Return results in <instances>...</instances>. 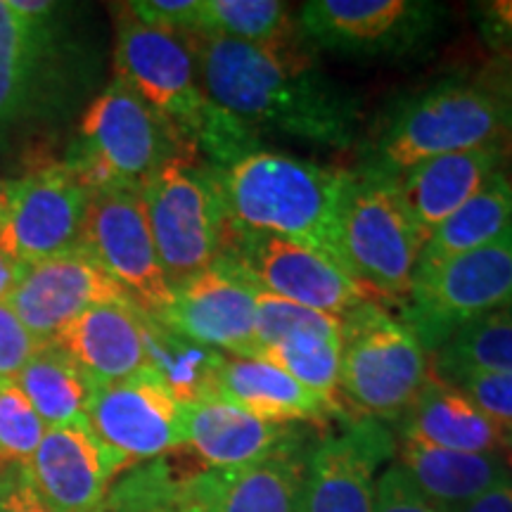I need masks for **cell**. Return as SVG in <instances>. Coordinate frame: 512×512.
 <instances>
[{"label": "cell", "mask_w": 512, "mask_h": 512, "mask_svg": "<svg viewBox=\"0 0 512 512\" xmlns=\"http://www.w3.org/2000/svg\"><path fill=\"white\" fill-rule=\"evenodd\" d=\"M100 62L79 5L0 0V147L60 136L95 98Z\"/></svg>", "instance_id": "6da1fadb"}, {"label": "cell", "mask_w": 512, "mask_h": 512, "mask_svg": "<svg viewBox=\"0 0 512 512\" xmlns=\"http://www.w3.org/2000/svg\"><path fill=\"white\" fill-rule=\"evenodd\" d=\"M188 41L209 100L256 136L271 131L330 150L356 140V98L320 72L304 46L264 50L207 31H192Z\"/></svg>", "instance_id": "7a4b0ae2"}, {"label": "cell", "mask_w": 512, "mask_h": 512, "mask_svg": "<svg viewBox=\"0 0 512 512\" xmlns=\"http://www.w3.org/2000/svg\"><path fill=\"white\" fill-rule=\"evenodd\" d=\"M114 76L162 114L214 169L261 150V136L204 93L188 34L147 27L126 5L117 10Z\"/></svg>", "instance_id": "3957f363"}, {"label": "cell", "mask_w": 512, "mask_h": 512, "mask_svg": "<svg viewBox=\"0 0 512 512\" xmlns=\"http://www.w3.org/2000/svg\"><path fill=\"white\" fill-rule=\"evenodd\" d=\"M216 176L230 221L302 242L347 271L339 202L349 171L261 147Z\"/></svg>", "instance_id": "277c9868"}, {"label": "cell", "mask_w": 512, "mask_h": 512, "mask_svg": "<svg viewBox=\"0 0 512 512\" xmlns=\"http://www.w3.org/2000/svg\"><path fill=\"white\" fill-rule=\"evenodd\" d=\"M197 157L174 126L119 76L81 112L62 164L91 195L140 190L171 159Z\"/></svg>", "instance_id": "5b68a950"}, {"label": "cell", "mask_w": 512, "mask_h": 512, "mask_svg": "<svg viewBox=\"0 0 512 512\" xmlns=\"http://www.w3.org/2000/svg\"><path fill=\"white\" fill-rule=\"evenodd\" d=\"M508 138L496 100L479 83L441 81L396 100L382 114L361 171L399 181L430 159L508 143Z\"/></svg>", "instance_id": "8992f818"}, {"label": "cell", "mask_w": 512, "mask_h": 512, "mask_svg": "<svg viewBox=\"0 0 512 512\" xmlns=\"http://www.w3.org/2000/svg\"><path fill=\"white\" fill-rule=\"evenodd\" d=\"M344 264L370 299L403 309L413 292L425 245L403 202L399 183L370 171H349L339 202Z\"/></svg>", "instance_id": "52a82bcc"}, {"label": "cell", "mask_w": 512, "mask_h": 512, "mask_svg": "<svg viewBox=\"0 0 512 512\" xmlns=\"http://www.w3.org/2000/svg\"><path fill=\"white\" fill-rule=\"evenodd\" d=\"M430 380V354L415 332L368 299L342 318V406L363 418L401 420Z\"/></svg>", "instance_id": "ba28073f"}, {"label": "cell", "mask_w": 512, "mask_h": 512, "mask_svg": "<svg viewBox=\"0 0 512 512\" xmlns=\"http://www.w3.org/2000/svg\"><path fill=\"white\" fill-rule=\"evenodd\" d=\"M140 197L171 290L219 261L228 209L214 166L200 157L171 159L147 178Z\"/></svg>", "instance_id": "9c48e42d"}, {"label": "cell", "mask_w": 512, "mask_h": 512, "mask_svg": "<svg viewBox=\"0 0 512 512\" xmlns=\"http://www.w3.org/2000/svg\"><path fill=\"white\" fill-rule=\"evenodd\" d=\"M444 17V5L427 0H311L294 15L304 48L358 60L422 55Z\"/></svg>", "instance_id": "30bf717a"}, {"label": "cell", "mask_w": 512, "mask_h": 512, "mask_svg": "<svg viewBox=\"0 0 512 512\" xmlns=\"http://www.w3.org/2000/svg\"><path fill=\"white\" fill-rule=\"evenodd\" d=\"M512 306V226L496 240L446 261L418 278L401 309V320L415 332L427 354L453 332Z\"/></svg>", "instance_id": "8fae6325"}, {"label": "cell", "mask_w": 512, "mask_h": 512, "mask_svg": "<svg viewBox=\"0 0 512 512\" xmlns=\"http://www.w3.org/2000/svg\"><path fill=\"white\" fill-rule=\"evenodd\" d=\"M219 261L245 275L256 290L330 316L344 318L370 299L330 256L297 240L242 228L230 219Z\"/></svg>", "instance_id": "7c38bea8"}, {"label": "cell", "mask_w": 512, "mask_h": 512, "mask_svg": "<svg viewBox=\"0 0 512 512\" xmlns=\"http://www.w3.org/2000/svg\"><path fill=\"white\" fill-rule=\"evenodd\" d=\"M91 192L62 162H41L3 183L0 245L19 264L31 266L76 247Z\"/></svg>", "instance_id": "4fadbf2b"}, {"label": "cell", "mask_w": 512, "mask_h": 512, "mask_svg": "<svg viewBox=\"0 0 512 512\" xmlns=\"http://www.w3.org/2000/svg\"><path fill=\"white\" fill-rule=\"evenodd\" d=\"M79 245L91 252L140 309L159 316L171 302V285L152 240L140 190L91 195Z\"/></svg>", "instance_id": "5bb4252c"}, {"label": "cell", "mask_w": 512, "mask_h": 512, "mask_svg": "<svg viewBox=\"0 0 512 512\" xmlns=\"http://www.w3.org/2000/svg\"><path fill=\"white\" fill-rule=\"evenodd\" d=\"M121 287L83 245L24 268L5 304L41 344L55 342L81 313L100 304H128Z\"/></svg>", "instance_id": "9a60e30c"}, {"label": "cell", "mask_w": 512, "mask_h": 512, "mask_svg": "<svg viewBox=\"0 0 512 512\" xmlns=\"http://www.w3.org/2000/svg\"><path fill=\"white\" fill-rule=\"evenodd\" d=\"M183 413V403L155 370L147 368L126 380L95 387L86 420L95 437L131 465L185 446Z\"/></svg>", "instance_id": "2e32d148"}, {"label": "cell", "mask_w": 512, "mask_h": 512, "mask_svg": "<svg viewBox=\"0 0 512 512\" xmlns=\"http://www.w3.org/2000/svg\"><path fill=\"white\" fill-rule=\"evenodd\" d=\"M394 453V434L380 420L358 418L328 434L306 456L302 512H373L377 470Z\"/></svg>", "instance_id": "e0dca14e"}, {"label": "cell", "mask_w": 512, "mask_h": 512, "mask_svg": "<svg viewBox=\"0 0 512 512\" xmlns=\"http://www.w3.org/2000/svg\"><path fill=\"white\" fill-rule=\"evenodd\" d=\"M157 320L176 335L219 354L240 358L259 354L256 287L223 261L176 287Z\"/></svg>", "instance_id": "ac0fdd59"}, {"label": "cell", "mask_w": 512, "mask_h": 512, "mask_svg": "<svg viewBox=\"0 0 512 512\" xmlns=\"http://www.w3.org/2000/svg\"><path fill=\"white\" fill-rule=\"evenodd\" d=\"M126 467L88 422H76L48 427L24 470L48 512H102L112 479Z\"/></svg>", "instance_id": "d6986e66"}, {"label": "cell", "mask_w": 512, "mask_h": 512, "mask_svg": "<svg viewBox=\"0 0 512 512\" xmlns=\"http://www.w3.org/2000/svg\"><path fill=\"white\" fill-rule=\"evenodd\" d=\"M185 446L207 470H238L302 448L292 425H275L233 403L209 399L185 406Z\"/></svg>", "instance_id": "ffe728a7"}, {"label": "cell", "mask_w": 512, "mask_h": 512, "mask_svg": "<svg viewBox=\"0 0 512 512\" xmlns=\"http://www.w3.org/2000/svg\"><path fill=\"white\" fill-rule=\"evenodd\" d=\"M302 448L238 470H204L190 482L185 508L200 512H302Z\"/></svg>", "instance_id": "44dd1931"}, {"label": "cell", "mask_w": 512, "mask_h": 512, "mask_svg": "<svg viewBox=\"0 0 512 512\" xmlns=\"http://www.w3.org/2000/svg\"><path fill=\"white\" fill-rule=\"evenodd\" d=\"M55 344L74 358L93 387L126 380L150 368L143 309L136 302L93 306Z\"/></svg>", "instance_id": "7402d4cb"}, {"label": "cell", "mask_w": 512, "mask_h": 512, "mask_svg": "<svg viewBox=\"0 0 512 512\" xmlns=\"http://www.w3.org/2000/svg\"><path fill=\"white\" fill-rule=\"evenodd\" d=\"M508 143H494L472 150L453 152L406 171L399 190L422 238H430L448 216L475 197L496 171L508 162Z\"/></svg>", "instance_id": "603a6c76"}, {"label": "cell", "mask_w": 512, "mask_h": 512, "mask_svg": "<svg viewBox=\"0 0 512 512\" xmlns=\"http://www.w3.org/2000/svg\"><path fill=\"white\" fill-rule=\"evenodd\" d=\"M216 399L233 403L256 418L275 425L313 422L325 425L332 418H344L337 408L323 401L283 368L264 358L226 356L216 377Z\"/></svg>", "instance_id": "cb8c5ba5"}, {"label": "cell", "mask_w": 512, "mask_h": 512, "mask_svg": "<svg viewBox=\"0 0 512 512\" xmlns=\"http://www.w3.org/2000/svg\"><path fill=\"white\" fill-rule=\"evenodd\" d=\"M401 439L460 453L505 451V430L458 387L430 373L425 387L401 418Z\"/></svg>", "instance_id": "d4e9b609"}, {"label": "cell", "mask_w": 512, "mask_h": 512, "mask_svg": "<svg viewBox=\"0 0 512 512\" xmlns=\"http://www.w3.org/2000/svg\"><path fill=\"white\" fill-rule=\"evenodd\" d=\"M399 465L434 505L451 512L475 501L498 484L512 482L501 453H460L399 439Z\"/></svg>", "instance_id": "484cf974"}, {"label": "cell", "mask_w": 512, "mask_h": 512, "mask_svg": "<svg viewBox=\"0 0 512 512\" xmlns=\"http://www.w3.org/2000/svg\"><path fill=\"white\" fill-rule=\"evenodd\" d=\"M512 226V169L496 171L491 181L470 197L456 214L432 230L422 245L415 280L425 278L460 254L496 240Z\"/></svg>", "instance_id": "4316f807"}, {"label": "cell", "mask_w": 512, "mask_h": 512, "mask_svg": "<svg viewBox=\"0 0 512 512\" xmlns=\"http://www.w3.org/2000/svg\"><path fill=\"white\" fill-rule=\"evenodd\" d=\"M15 384L46 427L88 422L86 411L95 389L93 382L55 342L41 344L15 377Z\"/></svg>", "instance_id": "83f0119b"}, {"label": "cell", "mask_w": 512, "mask_h": 512, "mask_svg": "<svg viewBox=\"0 0 512 512\" xmlns=\"http://www.w3.org/2000/svg\"><path fill=\"white\" fill-rule=\"evenodd\" d=\"M143 328L150 368L162 377L178 403L192 406L216 399V377L226 354L176 335L147 311H143Z\"/></svg>", "instance_id": "f1b7e54d"}, {"label": "cell", "mask_w": 512, "mask_h": 512, "mask_svg": "<svg viewBox=\"0 0 512 512\" xmlns=\"http://www.w3.org/2000/svg\"><path fill=\"white\" fill-rule=\"evenodd\" d=\"M197 31L264 50L297 48V19L280 0H202Z\"/></svg>", "instance_id": "f546056e"}, {"label": "cell", "mask_w": 512, "mask_h": 512, "mask_svg": "<svg viewBox=\"0 0 512 512\" xmlns=\"http://www.w3.org/2000/svg\"><path fill=\"white\" fill-rule=\"evenodd\" d=\"M430 373L444 382L458 373L512 375V309L489 313L453 332L430 354Z\"/></svg>", "instance_id": "4dcf8cb0"}, {"label": "cell", "mask_w": 512, "mask_h": 512, "mask_svg": "<svg viewBox=\"0 0 512 512\" xmlns=\"http://www.w3.org/2000/svg\"><path fill=\"white\" fill-rule=\"evenodd\" d=\"M264 361L283 368L309 392L328 401L344 415L342 396H339V366H342V339L323 335H292L283 342L271 344L261 351Z\"/></svg>", "instance_id": "1f68e13d"}, {"label": "cell", "mask_w": 512, "mask_h": 512, "mask_svg": "<svg viewBox=\"0 0 512 512\" xmlns=\"http://www.w3.org/2000/svg\"><path fill=\"white\" fill-rule=\"evenodd\" d=\"M302 332L342 339V318L256 290V344H259L256 358L271 344Z\"/></svg>", "instance_id": "d6a6232c"}, {"label": "cell", "mask_w": 512, "mask_h": 512, "mask_svg": "<svg viewBox=\"0 0 512 512\" xmlns=\"http://www.w3.org/2000/svg\"><path fill=\"white\" fill-rule=\"evenodd\" d=\"M46 430L15 380H0V465H27Z\"/></svg>", "instance_id": "836d02e7"}, {"label": "cell", "mask_w": 512, "mask_h": 512, "mask_svg": "<svg viewBox=\"0 0 512 512\" xmlns=\"http://www.w3.org/2000/svg\"><path fill=\"white\" fill-rule=\"evenodd\" d=\"M465 392L503 430L512 427V375L501 373H458L446 380Z\"/></svg>", "instance_id": "e575fe53"}, {"label": "cell", "mask_w": 512, "mask_h": 512, "mask_svg": "<svg viewBox=\"0 0 512 512\" xmlns=\"http://www.w3.org/2000/svg\"><path fill=\"white\" fill-rule=\"evenodd\" d=\"M373 512H444V510L422 494L399 463H394L389 465L380 477H377Z\"/></svg>", "instance_id": "d590c367"}, {"label": "cell", "mask_w": 512, "mask_h": 512, "mask_svg": "<svg viewBox=\"0 0 512 512\" xmlns=\"http://www.w3.org/2000/svg\"><path fill=\"white\" fill-rule=\"evenodd\" d=\"M38 349L41 342L8 304L0 302V380H15Z\"/></svg>", "instance_id": "8d00e7d4"}, {"label": "cell", "mask_w": 512, "mask_h": 512, "mask_svg": "<svg viewBox=\"0 0 512 512\" xmlns=\"http://www.w3.org/2000/svg\"><path fill=\"white\" fill-rule=\"evenodd\" d=\"M200 3L202 0H136L124 5L147 27L192 34L200 27Z\"/></svg>", "instance_id": "74e56055"}, {"label": "cell", "mask_w": 512, "mask_h": 512, "mask_svg": "<svg viewBox=\"0 0 512 512\" xmlns=\"http://www.w3.org/2000/svg\"><path fill=\"white\" fill-rule=\"evenodd\" d=\"M472 12L477 17L479 34L498 55L512 53V0H486L475 3Z\"/></svg>", "instance_id": "f35d334b"}, {"label": "cell", "mask_w": 512, "mask_h": 512, "mask_svg": "<svg viewBox=\"0 0 512 512\" xmlns=\"http://www.w3.org/2000/svg\"><path fill=\"white\" fill-rule=\"evenodd\" d=\"M0 512H48L31 489L24 465H0Z\"/></svg>", "instance_id": "ab89813d"}, {"label": "cell", "mask_w": 512, "mask_h": 512, "mask_svg": "<svg viewBox=\"0 0 512 512\" xmlns=\"http://www.w3.org/2000/svg\"><path fill=\"white\" fill-rule=\"evenodd\" d=\"M477 83L496 100L498 110L503 114L505 128H508L512 136V53L498 55L484 72L482 81Z\"/></svg>", "instance_id": "60d3db41"}, {"label": "cell", "mask_w": 512, "mask_h": 512, "mask_svg": "<svg viewBox=\"0 0 512 512\" xmlns=\"http://www.w3.org/2000/svg\"><path fill=\"white\" fill-rule=\"evenodd\" d=\"M451 512H512V482L498 484L496 489L486 491L475 501L460 505Z\"/></svg>", "instance_id": "b9f144b4"}, {"label": "cell", "mask_w": 512, "mask_h": 512, "mask_svg": "<svg viewBox=\"0 0 512 512\" xmlns=\"http://www.w3.org/2000/svg\"><path fill=\"white\" fill-rule=\"evenodd\" d=\"M24 268L27 266L12 259V256L3 249V245H0V302H5V299L10 297L12 287L19 283Z\"/></svg>", "instance_id": "7bdbcfd3"}, {"label": "cell", "mask_w": 512, "mask_h": 512, "mask_svg": "<svg viewBox=\"0 0 512 512\" xmlns=\"http://www.w3.org/2000/svg\"><path fill=\"white\" fill-rule=\"evenodd\" d=\"M505 448L512 451V427H510V430H505Z\"/></svg>", "instance_id": "ee69618b"}, {"label": "cell", "mask_w": 512, "mask_h": 512, "mask_svg": "<svg viewBox=\"0 0 512 512\" xmlns=\"http://www.w3.org/2000/svg\"><path fill=\"white\" fill-rule=\"evenodd\" d=\"M176 512H200L197 508H183V510H176Z\"/></svg>", "instance_id": "f6af8a7d"}, {"label": "cell", "mask_w": 512, "mask_h": 512, "mask_svg": "<svg viewBox=\"0 0 512 512\" xmlns=\"http://www.w3.org/2000/svg\"><path fill=\"white\" fill-rule=\"evenodd\" d=\"M0 202H3V183H0Z\"/></svg>", "instance_id": "bcb514c9"}, {"label": "cell", "mask_w": 512, "mask_h": 512, "mask_svg": "<svg viewBox=\"0 0 512 512\" xmlns=\"http://www.w3.org/2000/svg\"><path fill=\"white\" fill-rule=\"evenodd\" d=\"M510 309H512V306H510Z\"/></svg>", "instance_id": "7dc6e473"}]
</instances>
